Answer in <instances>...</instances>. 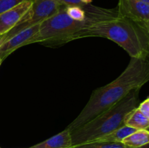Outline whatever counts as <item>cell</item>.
I'll return each instance as SVG.
<instances>
[{"label":"cell","instance_id":"6da1fadb","mask_svg":"<svg viewBox=\"0 0 149 148\" xmlns=\"http://www.w3.org/2000/svg\"><path fill=\"white\" fill-rule=\"evenodd\" d=\"M148 81L149 53L141 57H131L127 67L117 78L93 91L88 102L66 129L71 132L85 124Z\"/></svg>","mask_w":149,"mask_h":148},{"label":"cell","instance_id":"7a4b0ae2","mask_svg":"<svg viewBox=\"0 0 149 148\" xmlns=\"http://www.w3.org/2000/svg\"><path fill=\"white\" fill-rule=\"evenodd\" d=\"M87 18L83 21L73 20L65 12V7L40 23L37 33L31 38L27 45L41 43L45 46H58L65 44L71 38L83 29L96 23L119 17L117 8L106 9L87 4Z\"/></svg>","mask_w":149,"mask_h":148},{"label":"cell","instance_id":"3957f363","mask_svg":"<svg viewBox=\"0 0 149 148\" xmlns=\"http://www.w3.org/2000/svg\"><path fill=\"white\" fill-rule=\"evenodd\" d=\"M87 37H103L123 48L131 57H141L149 53V38L141 23L118 17L96 23L83 29L71 38V41Z\"/></svg>","mask_w":149,"mask_h":148},{"label":"cell","instance_id":"277c9868","mask_svg":"<svg viewBox=\"0 0 149 148\" xmlns=\"http://www.w3.org/2000/svg\"><path fill=\"white\" fill-rule=\"evenodd\" d=\"M141 89L130 91L125 98L85 124L71 131L72 146L93 142L124 126L125 116L138 107Z\"/></svg>","mask_w":149,"mask_h":148},{"label":"cell","instance_id":"5b68a950","mask_svg":"<svg viewBox=\"0 0 149 148\" xmlns=\"http://www.w3.org/2000/svg\"><path fill=\"white\" fill-rule=\"evenodd\" d=\"M65 6L61 5L53 0H33L31 7L21 17L15 26L4 33L6 41L22 30L40 24Z\"/></svg>","mask_w":149,"mask_h":148},{"label":"cell","instance_id":"8992f818","mask_svg":"<svg viewBox=\"0 0 149 148\" xmlns=\"http://www.w3.org/2000/svg\"><path fill=\"white\" fill-rule=\"evenodd\" d=\"M119 16L127 17L138 23L149 20V4L139 0H119Z\"/></svg>","mask_w":149,"mask_h":148},{"label":"cell","instance_id":"52a82bcc","mask_svg":"<svg viewBox=\"0 0 149 148\" xmlns=\"http://www.w3.org/2000/svg\"><path fill=\"white\" fill-rule=\"evenodd\" d=\"M33 0H25L15 7L0 14V36L10 31L17 25L32 5Z\"/></svg>","mask_w":149,"mask_h":148},{"label":"cell","instance_id":"ba28073f","mask_svg":"<svg viewBox=\"0 0 149 148\" xmlns=\"http://www.w3.org/2000/svg\"><path fill=\"white\" fill-rule=\"evenodd\" d=\"M40 24H37L25 29L3 43L0 46V59L3 61L16 49L23 46H26L31 38L37 33Z\"/></svg>","mask_w":149,"mask_h":148},{"label":"cell","instance_id":"9c48e42d","mask_svg":"<svg viewBox=\"0 0 149 148\" xmlns=\"http://www.w3.org/2000/svg\"><path fill=\"white\" fill-rule=\"evenodd\" d=\"M72 139L71 132L65 129L58 134L46 139L44 142L31 147L30 148H71Z\"/></svg>","mask_w":149,"mask_h":148},{"label":"cell","instance_id":"30bf717a","mask_svg":"<svg viewBox=\"0 0 149 148\" xmlns=\"http://www.w3.org/2000/svg\"><path fill=\"white\" fill-rule=\"evenodd\" d=\"M124 123L137 130H148L149 129V119L138 107L127 113L125 118Z\"/></svg>","mask_w":149,"mask_h":148},{"label":"cell","instance_id":"8fae6325","mask_svg":"<svg viewBox=\"0 0 149 148\" xmlns=\"http://www.w3.org/2000/svg\"><path fill=\"white\" fill-rule=\"evenodd\" d=\"M137 129L130 126H124L115 129L113 131L104 135L102 137L96 139L95 141H100V142H122V141L132 134V133L135 132Z\"/></svg>","mask_w":149,"mask_h":148},{"label":"cell","instance_id":"7c38bea8","mask_svg":"<svg viewBox=\"0 0 149 148\" xmlns=\"http://www.w3.org/2000/svg\"><path fill=\"white\" fill-rule=\"evenodd\" d=\"M122 143L129 148H138L143 146L149 143V131L137 130L125 138Z\"/></svg>","mask_w":149,"mask_h":148},{"label":"cell","instance_id":"4fadbf2b","mask_svg":"<svg viewBox=\"0 0 149 148\" xmlns=\"http://www.w3.org/2000/svg\"><path fill=\"white\" fill-rule=\"evenodd\" d=\"M71 148H129L122 142H100V141H93L87 142L81 145L72 146Z\"/></svg>","mask_w":149,"mask_h":148},{"label":"cell","instance_id":"5bb4252c","mask_svg":"<svg viewBox=\"0 0 149 148\" xmlns=\"http://www.w3.org/2000/svg\"><path fill=\"white\" fill-rule=\"evenodd\" d=\"M86 5H84V7H79V6L65 7V12L73 20H77V21H83L87 18V16L85 8Z\"/></svg>","mask_w":149,"mask_h":148},{"label":"cell","instance_id":"9a60e30c","mask_svg":"<svg viewBox=\"0 0 149 148\" xmlns=\"http://www.w3.org/2000/svg\"><path fill=\"white\" fill-rule=\"evenodd\" d=\"M25 0H0V14L15 7Z\"/></svg>","mask_w":149,"mask_h":148},{"label":"cell","instance_id":"2e32d148","mask_svg":"<svg viewBox=\"0 0 149 148\" xmlns=\"http://www.w3.org/2000/svg\"><path fill=\"white\" fill-rule=\"evenodd\" d=\"M56 1L58 4L61 5L68 7V6H79V7H84L86 5L82 2L81 0H53Z\"/></svg>","mask_w":149,"mask_h":148},{"label":"cell","instance_id":"e0dca14e","mask_svg":"<svg viewBox=\"0 0 149 148\" xmlns=\"http://www.w3.org/2000/svg\"><path fill=\"white\" fill-rule=\"evenodd\" d=\"M138 107L149 119V97L143 102H141Z\"/></svg>","mask_w":149,"mask_h":148},{"label":"cell","instance_id":"ac0fdd59","mask_svg":"<svg viewBox=\"0 0 149 148\" xmlns=\"http://www.w3.org/2000/svg\"><path fill=\"white\" fill-rule=\"evenodd\" d=\"M141 24L142 25L143 28L146 30V31L147 34H148V38H149V20H148L147 22H145V23H141Z\"/></svg>","mask_w":149,"mask_h":148},{"label":"cell","instance_id":"d6986e66","mask_svg":"<svg viewBox=\"0 0 149 148\" xmlns=\"http://www.w3.org/2000/svg\"><path fill=\"white\" fill-rule=\"evenodd\" d=\"M84 4H91V2L93 1V0H81Z\"/></svg>","mask_w":149,"mask_h":148},{"label":"cell","instance_id":"ffe728a7","mask_svg":"<svg viewBox=\"0 0 149 148\" xmlns=\"http://www.w3.org/2000/svg\"><path fill=\"white\" fill-rule=\"evenodd\" d=\"M138 148H149V143L146 144V145H143V146H142V147H138Z\"/></svg>","mask_w":149,"mask_h":148},{"label":"cell","instance_id":"44dd1931","mask_svg":"<svg viewBox=\"0 0 149 148\" xmlns=\"http://www.w3.org/2000/svg\"><path fill=\"white\" fill-rule=\"evenodd\" d=\"M139 1H143V2H146V3H147V4H149V0H139Z\"/></svg>","mask_w":149,"mask_h":148},{"label":"cell","instance_id":"7402d4cb","mask_svg":"<svg viewBox=\"0 0 149 148\" xmlns=\"http://www.w3.org/2000/svg\"><path fill=\"white\" fill-rule=\"evenodd\" d=\"M1 62H2V60H1V59H0V65H1Z\"/></svg>","mask_w":149,"mask_h":148},{"label":"cell","instance_id":"603a6c76","mask_svg":"<svg viewBox=\"0 0 149 148\" xmlns=\"http://www.w3.org/2000/svg\"></svg>","mask_w":149,"mask_h":148}]
</instances>
